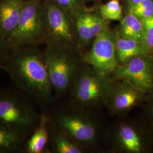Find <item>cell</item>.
Instances as JSON below:
<instances>
[{"instance_id": "2", "label": "cell", "mask_w": 153, "mask_h": 153, "mask_svg": "<svg viewBox=\"0 0 153 153\" xmlns=\"http://www.w3.org/2000/svg\"><path fill=\"white\" fill-rule=\"evenodd\" d=\"M90 110L70 102L49 114L50 123L86 148L100 136V126Z\"/></svg>"}, {"instance_id": "13", "label": "cell", "mask_w": 153, "mask_h": 153, "mask_svg": "<svg viewBox=\"0 0 153 153\" xmlns=\"http://www.w3.org/2000/svg\"><path fill=\"white\" fill-rule=\"evenodd\" d=\"M24 0H0V35L7 40L21 15Z\"/></svg>"}, {"instance_id": "1", "label": "cell", "mask_w": 153, "mask_h": 153, "mask_svg": "<svg viewBox=\"0 0 153 153\" xmlns=\"http://www.w3.org/2000/svg\"><path fill=\"white\" fill-rule=\"evenodd\" d=\"M1 69L10 76L19 90L34 103L47 106L53 101L54 92L44 53L36 46L13 48Z\"/></svg>"}, {"instance_id": "3", "label": "cell", "mask_w": 153, "mask_h": 153, "mask_svg": "<svg viewBox=\"0 0 153 153\" xmlns=\"http://www.w3.org/2000/svg\"><path fill=\"white\" fill-rule=\"evenodd\" d=\"M40 118L41 113L25 94L13 90H0V124L26 141Z\"/></svg>"}, {"instance_id": "17", "label": "cell", "mask_w": 153, "mask_h": 153, "mask_svg": "<svg viewBox=\"0 0 153 153\" xmlns=\"http://www.w3.org/2000/svg\"><path fill=\"white\" fill-rule=\"evenodd\" d=\"M119 35L143 43L144 28L142 20L130 13L121 21Z\"/></svg>"}, {"instance_id": "9", "label": "cell", "mask_w": 153, "mask_h": 153, "mask_svg": "<svg viewBox=\"0 0 153 153\" xmlns=\"http://www.w3.org/2000/svg\"><path fill=\"white\" fill-rule=\"evenodd\" d=\"M46 35L49 43L74 47L76 37L74 24L63 9L55 4L47 6L44 15Z\"/></svg>"}, {"instance_id": "23", "label": "cell", "mask_w": 153, "mask_h": 153, "mask_svg": "<svg viewBox=\"0 0 153 153\" xmlns=\"http://www.w3.org/2000/svg\"><path fill=\"white\" fill-rule=\"evenodd\" d=\"M57 5L61 8L69 9L75 4L76 0H55Z\"/></svg>"}, {"instance_id": "10", "label": "cell", "mask_w": 153, "mask_h": 153, "mask_svg": "<svg viewBox=\"0 0 153 153\" xmlns=\"http://www.w3.org/2000/svg\"><path fill=\"white\" fill-rule=\"evenodd\" d=\"M145 94L127 81L114 80L105 105L111 114L122 115L136 106Z\"/></svg>"}, {"instance_id": "11", "label": "cell", "mask_w": 153, "mask_h": 153, "mask_svg": "<svg viewBox=\"0 0 153 153\" xmlns=\"http://www.w3.org/2000/svg\"><path fill=\"white\" fill-rule=\"evenodd\" d=\"M105 20L102 16L93 13H82L76 15L74 26L76 39L88 44L94 40L100 33L107 27Z\"/></svg>"}, {"instance_id": "20", "label": "cell", "mask_w": 153, "mask_h": 153, "mask_svg": "<svg viewBox=\"0 0 153 153\" xmlns=\"http://www.w3.org/2000/svg\"><path fill=\"white\" fill-rule=\"evenodd\" d=\"M130 13L140 19H147L153 16V1L145 0L140 3L131 5Z\"/></svg>"}, {"instance_id": "22", "label": "cell", "mask_w": 153, "mask_h": 153, "mask_svg": "<svg viewBox=\"0 0 153 153\" xmlns=\"http://www.w3.org/2000/svg\"><path fill=\"white\" fill-rule=\"evenodd\" d=\"M13 49L7 40L0 35V69L7 60Z\"/></svg>"}, {"instance_id": "24", "label": "cell", "mask_w": 153, "mask_h": 153, "mask_svg": "<svg viewBox=\"0 0 153 153\" xmlns=\"http://www.w3.org/2000/svg\"><path fill=\"white\" fill-rule=\"evenodd\" d=\"M145 0H131L132 5H135V4H137L138 3H140L142 1H143Z\"/></svg>"}, {"instance_id": "19", "label": "cell", "mask_w": 153, "mask_h": 153, "mask_svg": "<svg viewBox=\"0 0 153 153\" xmlns=\"http://www.w3.org/2000/svg\"><path fill=\"white\" fill-rule=\"evenodd\" d=\"M101 16L105 20L121 21L122 9L118 0H112L100 7Z\"/></svg>"}, {"instance_id": "21", "label": "cell", "mask_w": 153, "mask_h": 153, "mask_svg": "<svg viewBox=\"0 0 153 153\" xmlns=\"http://www.w3.org/2000/svg\"><path fill=\"white\" fill-rule=\"evenodd\" d=\"M142 21L144 28L143 43L151 55L153 52V16L142 19Z\"/></svg>"}, {"instance_id": "4", "label": "cell", "mask_w": 153, "mask_h": 153, "mask_svg": "<svg viewBox=\"0 0 153 153\" xmlns=\"http://www.w3.org/2000/svg\"><path fill=\"white\" fill-rule=\"evenodd\" d=\"M114 83L111 76L99 72L83 61L69 93L71 102L91 110L105 105Z\"/></svg>"}, {"instance_id": "14", "label": "cell", "mask_w": 153, "mask_h": 153, "mask_svg": "<svg viewBox=\"0 0 153 153\" xmlns=\"http://www.w3.org/2000/svg\"><path fill=\"white\" fill-rule=\"evenodd\" d=\"M49 141V115L42 112L38 125L25 142L23 152L44 153L47 150V144Z\"/></svg>"}, {"instance_id": "5", "label": "cell", "mask_w": 153, "mask_h": 153, "mask_svg": "<svg viewBox=\"0 0 153 153\" xmlns=\"http://www.w3.org/2000/svg\"><path fill=\"white\" fill-rule=\"evenodd\" d=\"M75 51L71 46L49 43L43 52L50 82L57 96L69 93L83 62V56Z\"/></svg>"}, {"instance_id": "15", "label": "cell", "mask_w": 153, "mask_h": 153, "mask_svg": "<svg viewBox=\"0 0 153 153\" xmlns=\"http://www.w3.org/2000/svg\"><path fill=\"white\" fill-rule=\"evenodd\" d=\"M115 35L116 56L119 65L134 57L150 55L142 42L123 38L117 33Z\"/></svg>"}, {"instance_id": "12", "label": "cell", "mask_w": 153, "mask_h": 153, "mask_svg": "<svg viewBox=\"0 0 153 153\" xmlns=\"http://www.w3.org/2000/svg\"><path fill=\"white\" fill-rule=\"evenodd\" d=\"M113 139L115 147L122 152H142L143 144L141 137L136 128L128 123H121L116 126Z\"/></svg>"}, {"instance_id": "7", "label": "cell", "mask_w": 153, "mask_h": 153, "mask_svg": "<svg viewBox=\"0 0 153 153\" xmlns=\"http://www.w3.org/2000/svg\"><path fill=\"white\" fill-rule=\"evenodd\" d=\"M83 59L99 72L111 76L119 65L116 56L115 34L108 27L104 29L94 39Z\"/></svg>"}, {"instance_id": "25", "label": "cell", "mask_w": 153, "mask_h": 153, "mask_svg": "<svg viewBox=\"0 0 153 153\" xmlns=\"http://www.w3.org/2000/svg\"><path fill=\"white\" fill-rule=\"evenodd\" d=\"M150 112H151V114L153 117V102L152 104H151V106H150Z\"/></svg>"}, {"instance_id": "6", "label": "cell", "mask_w": 153, "mask_h": 153, "mask_svg": "<svg viewBox=\"0 0 153 153\" xmlns=\"http://www.w3.org/2000/svg\"><path fill=\"white\" fill-rule=\"evenodd\" d=\"M44 16L38 0L25 1L22 13L14 31L7 39L14 48L21 46H36L46 40Z\"/></svg>"}, {"instance_id": "8", "label": "cell", "mask_w": 153, "mask_h": 153, "mask_svg": "<svg viewBox=\"0 0 153 153\" xmlns=\"http://www.w3.org/2000/svg\"><path fill=\"white\" fill-rule=\"evenodd\" d=\"M114 80L123 79L131 83L144 93L153 90V57L140 55L119 65L111 74Z\"/></svg>"}, {"instance_id": "16", "label": "cell", "mask_w": 153, "mask_h": 153, "mask_svg": "<svg viewBox=\"0 0 153 153\" xmlns=\"http://www.w3.org/2000/svg\"><path fill=\"white\" fill-rule=\"evenodd\" d=\"M49 141L53 153H82L85 150V148L74 140L51 124L50 121Z\"/></svg>"}, {"instance_id": "18", "label": "cell", "mask_w": 153, "mask_h": 153, "mask_svg": "<svg viewBox=\"0 0 153 153\" xmlns=\"http://www.w3.org/2000/svg\"><path fill=\"white\" fill-rule=\"evenodd\" d=\"M25 142L18 134L0 124V153L23 152Z\"/></svg>"}]
</instances>
